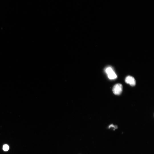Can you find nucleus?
<instances>
[{"mask_svg":"<svg viewBox=\"0 0 154 154\" xmlns=\"http://www.w3.org/2000/svg\"><path fill=\"white\" fill-rule=\"evenodd\" d=\"M105 71L107 74L108 78L111 80H113L117 78V76L114 70L110 66L107 67Z\"/></svg>","mask_w":154,"mask_h":154,"instance_id":"1","label":"nucleus"},{"mask_svg":"<svg viewBox=\"0 0 154 154\" xmlns=\"http://www.w3.org/2000/svg\"><path fill=\"white\" fill-rule=\"evenodd\" d=\"M122 89V85L120 83H117L114 86L112 89V91L115 94L119 95L121 93Z\"/></svg>","mask_w":154,"mask_h":154,"instance_id":"2","label":"nucleus"},{"mask_svg":"<svg viewBox=\"0 0 154 154\" xmlns=\"http://www.w3.org/2000/svg\"><path fill=\"white\" fill-rule=\"evenodd\" d=\"M125 82L129 84L131 86H135L136 84V81L134 78L132 76H127L125 79Z\"/></svg>","mask_w":154,"mask_h":154,"instance_id":"3","label":"nucleus"},{"mask_svg":"<svg viewBox=\"0 0 154 154\" xmlns=\"http://www.w3.org/2000/svg\"><path fill=\"white\" fill-rule=\"evenodd\" d=\"M3 149L5 151H7L9 149V146L7 144L5 145L3 147Z\"/></svg>","mask_w":154,"mask_h":154,"instance_id":"4","label":"nucleus"},{"mask_svg":"<svg viewBox=\"0 0 154 154\" xmlns=\"http://www.w3.org/2000/svg\"><path fill=\"white\" fill-rule=\"evenodd\" d=\"M111 127L114 128V129H115L117 128V126H116V125H114L113 124H111L109 126V128H110Z\"/></svg>","mask_w":154,"mask_h":154,"instance_id":"5","label":"nucleus"}]
</instances>
